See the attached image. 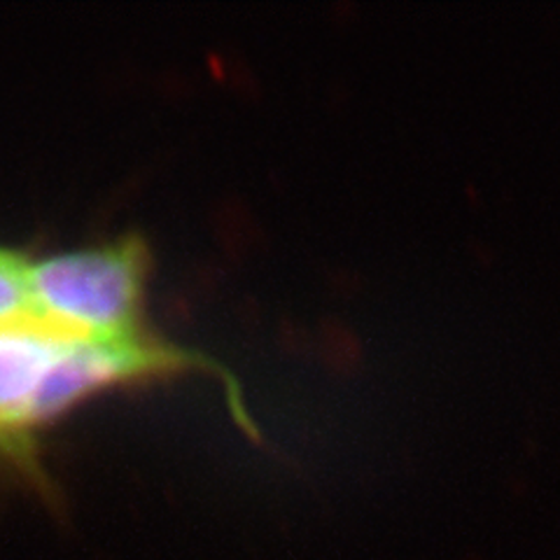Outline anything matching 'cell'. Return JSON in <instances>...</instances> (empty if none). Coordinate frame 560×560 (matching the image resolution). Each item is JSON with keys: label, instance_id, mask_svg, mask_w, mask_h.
I'll list each match as a JSON object with an SVG mask.
<instances>
[{"label": "cell", "instance_id": "obj_1", "mask_svg": "<svg viewBox=\"0 0 560 560\" xmlns=\"http://www.w3.org/2000/svg\"><path fill=\"white\" fill-rule=\"evenodd\" d=\"M148 271L150 250L138 236L28 261L33 311L82 337H143Z\"/></svg>", "mask_w": 560, "mask_h": 560}, {"label": "cell", "instance_id": "obj_2", "mask_svg": "<svg viewBox=\"0 0 560 560\" xmlns=\"http://www.w3.org/2000/svg\"><path fill=\"white\" fill-rule=\"evenodd\" d=\"M35 315L28 288V259L0 248V323Z\"/></svg>", "mask_w": 560, "mask_h": 560}]
</instances>
